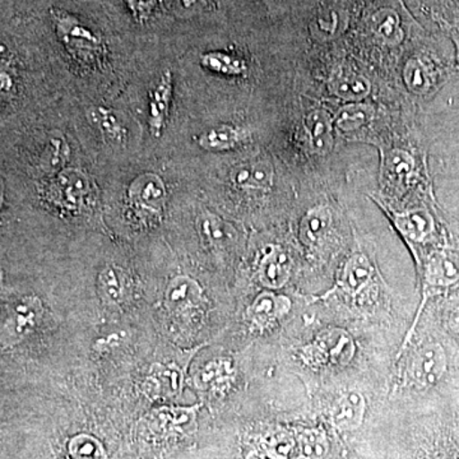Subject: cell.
<instances>
[{
	"label": "cell",
	"mask_w": 459,
	"mask_h": 459,
	"mask_svg": "<svg viewBox=\"0 0 459 459\" xmlns=\"http://www.w3.org/2000/svg\"><path fill=\"white\" fill-rule=\"evenodd\" d=\"M448 360L440 343L431 342L419 347L411 356L407 379L418 388H430L446 374Z\"/></svg>",
	"instance_id": "cell-1"
},
{
	"label": "cell",
	"mask_w": 459,
	"mask_h": 459,
	"mask_svg": "<svg viewBox=\"0 0 459 459\" xmlns=\"http://www.w3.org/2000/svg\"><path fill=\"white\" fill-rule=\"evenodd\" d=\"M371 31L379 40L395 47L404 39L400 11L391 4H380L369 18Z\"/></svg>",
	"instance_id": "cell-6"
},
{
	"label": "cell",
	"mask_w": 459,
	"mask_h": 459,
	"mask_svg": "<svg viewBox=\"0 0 459 459\" xmlns=\"http://www.w3.org/2000/svg\"><path fill=\"white\" fill-rule=\"evenodd\" d=\"M126 4L134 14L137 22H144L152 13L156 0H126Z\"/></svg>",
	"instance_id": "cell-26"
},
{
	"label": "cell",
	"mask_w": 459,
	"mask_h": 459,
	"mask_svg": "<svg viewBox=\"0 0 459 459\" xmlns=\"http://www.w3.org/2000/svg\"><path fill=\"white\" fill-rule=\"evenodd\" d=\"M444 322H446V328L459 337V296L452 299L446 305Z\"/></svg>",
	"instance_id": "cell-27"
},
{
	"label": "cell",
	"mask_w": 459,
	"mask_h": 459,
	"mask_svg": "<svg viewBox=\"0 0 459 459\" xmlns=\"http://www.w3.org/2000/svg\"><path fill=\"white\" fill-rule=\"evenodd\" d=\"M172 95V74L170 71H166L162 74L160 83L156 89L151 93L150 101V117H148V124H150L151 134L159 138L161 135L162 128H164L166 115H168L169 108H170Z\"/></svg>",
	"instance_id": "cell-10"
},
{
	"label": "cell",
	"mask_w": 459,
	"mask_h": 459,
	"mask_svg": "<svg viewBox=\"0 0 459 459\" xmlns=\"http://www.w3.org/2000/svg\"><path fill=\"white\" fill-rule=\"evenodd\" d=\"M39 310H40V304L39 301L32 300V299H26L21 301L16 307H13L11 318L7 323V327L12 325V332L13 334H23L25 332L32 328L36 323V316H39Z\"/></svg>",
	"instance_id": "cell-20"
},
{
	"label": "cell",
	"mask_w": 459,
	"mask_h": 459,
	"mask_svg": "<svg viewBox=\"0 0 459 459\" xmlns=\"http://www.w3.org/2000/svg\"><path fill=\"white\" fill-rule=\"evenodd\" d=\"M331 222V211L325 205L314 207L305 214L300 228V237L305 246L310 247L318 246L325 235L327 234Z\"/></svg>",
	"instance_id": "cell-15"
},
{
	"label": "cell",
	"mask_w": 459,
	"mask_h": 459,
	"mask_svg": "<svg viewBox=\"0 0 459 459\" xmlns=\"http://www.w3.org/2000/svg\"><path fill=\"white\" fill-rule=\"evenodd\" d=\"M291 303L285 296L263 292L255 299V303L250 305L247 316L253 325L259 329H264L273 325L276 320L282 318L289 313Z\"/></svg>",
	"instance_id": "cell-7"
},
{
	"label": "cell",
	"mask_w": 459,
	"mask_h": 459,
	"mask_svg": "<svg viewBox=\"0 0 459 459\" xmlns=\"http://www.w3.org/2000/svg\"><path fill=\"white\" fill-rule=\"evenodd\" d=\"M166 304L172 313H186L201 305V289L188 277H178L170 283Z\"/></svg>",
	"instance_id": "cell-12"
},
{
	"label": "cell",
	"mask_w": 459,
	"mask_h": 459,
	"mask_svg": "<svg viewBox=\"0 0 459 459\" xmlns=\"http://www.w3.org/2000/svg\"><path fill=\"white\" fill-rule=\"evenodd\" d=\"M329 87L337 98L350 102H360L368 98L371 89L368 78L344 68L337 69L332 74Z\"/></svg>",
	"instance_id": "cell-9"
},
{
	"label": "cell",
	"mask_w": 459,
	"mask_h": 459,
	"mask_svg": "<svg viewBox=\"0 0 459 459\" xmlns=\"http://www.w3.org/2000/svg\"><path fill=\"white\" fill-rule=\"evenodd\" d=\"M202 232L207 238L208 243L211 246H223L229 243L232 238V230L228 226V223L222 220L217 219L213 214H205L201 219Z\"/></svg>",
	"instance_id": "cell-22"
},
{
	"label": "cell",
	"mask_w": 459,
	"mask_h": 459,
	"mask_svg": "<svg viewBox=\"0 0 459 459\" xmlns=\"http://www.w3.org/2000/svg\"><path fill=\"white\" fill-rule=\"evenodd\" d=\"M290 259L279 247H272L259 265V279L265 287L280 289L290 279Z\"/></svg>",
	"instance_id": "cell-11"
},
{
	"label": "cell",
	"mask_w": 459,
	"mask_h": 459,
	"mask_svg": "<svg viewBox=\"0 0 459 459\" xmlns=\"http://www.w3.org/2000/svg\"><path fill=\"white\" fill-rule=\"evenodd\" d=\"M392 219L395 229L410 243H424L435 231L434 217L424 208L402 213L394 212Z\"/></svg>",
	"instance_id": "cell-5"
},
{
	"label": "cell",
	"mask_w": 459,
	"mask_h": 459,
	"mask_svg": "<svg viewBox=\"0 0 459 459\" xmlns=\"http://www.w3.org/2000/svg\"><path fill=\"white\" fill-rule=\"evenodd\" d=\"M404 81L413 93L424 95L434 83V74L431 66L421 59H411L404 68Z\"/></svg>",
	"instance_id": "cell-18"
},
{
	"label": "cell",
	"mask_w": 459,
	"mask_h": 459,
	"mask_svg": "<svg viewBox=\"0 0 459 459\" xmlns=\"http://www.w3.org/2000/svg\"><path fill=\"white\" fill-rule=\"evenodd\" d=\"M166 198L165 186L162 180L153 174L142 175L133 181L129 188V199L135 210L141 214L161 213Z\"/></svg>",
	"instance_id": "cell-4"
},
{
	"label": "cell",
	"mask_w": 459,
	"mask_h": 459,
	"mask_svg": "<svg viewBox=\"0 0 459 459\" xmlns=\"http://www.w3.org/2000/svg\"><path fill=\"white\" fill-rule=\"evenodd\" d=\"M91 119L96 123V126L101 129L102 132L107 133L111 138H117V140H122L126 131L119 122H117L115 115L110 110H107L104 108H98L91 113Z\"/></svg>",
	"instance_id": "cell-25"
},
{
	"label": "cell",
	"mask_w": 459,
	"mask_h": 459,
	"mask_svg": "<svg viewBox=\"0 0 459 459\" xmlns=\"http://www.w3.org/2000/svg\"><path fill=\"white\" fill-rule=\"evenodd\" d=\"M307 134H309L310 146L318 155H327L333 147V122L331 115L325 110H316L307 115Z\"/></svg>",
	"instance_id": "cell-13"
},
{
	"label": "cell",
	"mask_w": 459,
	"mask_h": 459,
	"mask_svg": "<svg viewBox=\"0 0 459 459\" xmlns=\"http://www.w3.org/2000/svg\"><path fill=\"white\" fill-rule=\"evenodd\" d=\"M273 181V168L268 162H256L240 169L235 175V183L244 189H268Z\"/></svg>",
	"instance_id": "cell-17"
},
{
	"label": "cell",
	"mask_w": 459,
	"mask_h": 459,
	"mask_svg": "<svg viewBox=\"0 0 459 459\" xmlns=\"http://www.w3.org/2000/svg\"><path fill=\"white\" fill-rule=\"evenodd\" d=\"M459 281V255L451 250H439L429 259L425 270L424 307L429 295L442 291Z\"/></svg>",
	"instance_id": "cell-3"
},
{
	"label": "cell",
	"mask_w": 459,
	"mask_h": 459,
	"mask_svg": "<svg viewBox=\"0 0 459 459\" xmlns=\"http://www.w3.org/2000/svg\"><path fill=\"white\" fill-rule=\"evenodd\" d=\"M100 285H101L108 299L119 301L124 298L126 279H124L122 271L117 270L114 267L107 268V270L102 272L101 277H100Z\"/></svg>",
	"instance_id": "cell-24"
},
{
	"label": "cell",
	"mask_w": 459,
	"mask_h": 459,
	"mask_svg": "<svg viewBox=\"0 0 459 459\" xmlns=\"http://www.w3.org/2000/svg\"><path fill=\"white\" fill-rule=\"evenodd\" d=\"M244 133L234 126H221L211 129L198 138L199 146L208 151H226L243 141Z\"/></svg>",
	"instance_id": "cell-16"
},
{
	"label": "cell",
	"mask_w": 459,
	"mask_h": 459,
	"mask_svg": "<svg viewBox=\"0 0 459 459\" xmlns=\"http://www.w3.org/2000/svg\"><path fill=\"white\" fill-rule=\"evenodd\" d=\"M415 170V161L406 151H394L386 157L385 172L397 180L407 181Z\"/></svg>",
	"instance_id": "cell-23"
},
{
	"label": "cell",
	"mask_w": 459,
	"mask_h": 459,
	"mask_svg": "<svg viewBox=\"0 0 459 459\" xmlns=\"http://www.w3.org/2000/svg\"><path fill=\"white\" fill-rule=\"evenodd\" d=\"M374 276L373 264L362 253L353 255L344 264L342 273L338 280V287L346 294L355 296L369 285Z\"/></svg>",
	"instance_id": "cell-8"
},
{
	"label": "cell",
	"mask_w": 459,
	"mask_h": 459,
	"mask_svg": "<svg viewBox=\"0 0 459 459\" xmlns=\"http://www.w3.org/2000/svg\"><path fill=\"white\" fill-rule=\"evenodd\" d=\"M453 41H455V47H457V59L459 62V32L453 33Z\"/></svg>",
	"instance_id": "cell-28"
},
{
	"label": "cell",
	"mask_w": 459,
	"mask_h": 459,
	"mask_svg": "<svg viewBox=\"0 0 459 459\" xmlns=\"http://www.w3.org/2000/svg\"><path fill=\"white\" fill-rule=\"evenodd\" d=\"M310 349V358L314 365L349 364L355 355V343L351 336L342 329H331L320 333Z\"/></svg>",
	"instance_id": "cell-2"
},
{
	"label": "cell",
	"mask_w": 459,
	"mask_h": 459,
	"mask_svg": "<svg viewBox=\"0 0 459 459\" xmlns=\"http://www.w3.org/2000/svg\"><path fill=\"white\" fill-rule=\"evenodd\" d=\"M202 65L219 74L240 75L247 71V66L241 60L235 59L222 53H208L202 56Z\"/></svg>",
	"instance_id": "cell-21"
},
{
	"label": "cell",
	"mask_w": 459,
	"mask_h": 459,
	"mask_svg": "<svg viewBox=\"0 0 459 459\" xmlns=\"http://www.w3.org/2000/svg\"><path fill=\"white\" fill-rule=\"evenodd\" d=\"M365 415V398L359 392H349L338 398L332 412L333 424L341 430H352L361 424Z\"/></svg>",
	"instance_id": "cell-14"
},
{
	"label": "cell",
	"mask_w": 459,
	"mask_h": 459,
	"mask_svg": "<svg viewBox=\"0 0 459 459\" xmlns=\"http://www.w3.org/2000/svg\"><path fill=\"white\" fill-rule=\"evenodd\" d=\"M374 110L370 105L361 104V102H352L341 108L336 117L338 128L344 132L356 131L369 122Z\"/></svg>",
	"instance_id": "cell-19"
}]
</instances>
